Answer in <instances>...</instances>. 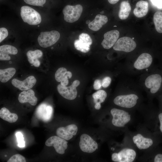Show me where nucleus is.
I'll return each instance as SVG.
<instances>
[{
    "label": "nucleus",
    "instance_id": "nucleus-1",
    "mask_svg": "<svg viewBox=\"0 0 162 162\" xmlns=\"http://www.w3.org/2000/svg\"><path fill=\"white\" fill-rule=\"evenodd\" d=\"M20 15L23 21L30 25H37L41 21V17L39 13L28 6L21 7Z\"/></svg>",
    "mask_w": 162,
    "mask_h": 162
},
{
    "label": "nucleus",
    "instance_id": "nucleus-2",
    "mask_svg": "<svg viewBox=\"0 0 162 162\" xmlns=\"http://www.w3.org/2000/svg\"><path fill=\"white\" fill-rule=\"evenodd\" d=\"M60 37L59 33L56 31L42 32L38 37V41L41 46L46 48L55 44Z\"/></svg>",
    "mask_w": 162,
    "mask_h": 162
},
{
    "label": "nucleus",
    "instance_id": "nucleus-3",
    "mask_svg": "<svg viewBox=\"0 0 162 162\" xmlns=\"http://www.w3.org/2000/svg\"><path fill=\"white\" fill-rule=\"evenodd\" d=\"M82 10V7L80 4L66 5L63 10L64 20L69 23L76 21L80 18Z\"/></svg>",
    "mask_w": 162,
    "mask_h": 162
},
{
    "label": "nucleus",
    "instance_id": "nucleus-4",
    "mask_svg": "<svg viewBox=\"0 0 162 162\" xmlns=\"http://www.w3.org/2000/svg\"><path fill=\"white\" fill-rule=\"evenodd\" d=\"M110 113L113 117L112 123L116 127H124L130 120V115L124 110L114 108L111 110Z\"/></svg>",
    "mask_w": 162,
    "mask_h": 162
},
{
    "label": "nucleus",
    "instance_id": "nucleus-5",
    "mask_svg": "<svg viewBox=\"0 0 162 162\" xmlns=\"http://www.w3.org/2000/svg\"><path fill=\"white\" fill-rule=\"evenodd\" d=\"M139 97L134 94L121 95L117 96L113 102L116 105L126 108H131L134 107L137 103Z\"/></svg>",
    "mask_w": 162,
    "mask_h": 162
},
{
    "label": "nucleus",
    "instance_id": "nucleus-6",
    "mask_svg": "<svg viewBox=\"0 0 162 162\" xmlns=\"http://www.w3.org/2000/svg\"><path fill=\"white\" fill-rule=\"evenodd\" d=\"M136 46V42L132 38L124 37L117 40L113 46V49L116 51L128 52L134 50Z\"/></svg>",
    "mask_w": 162,
    "mask_h": 162
},
{
    "label": "nucleus",
    "instance_id": "nucleus-7",
    "mask_svg": "<svg viewBox=\"0 0 162 162\" xmlns=\"http://www.w3.org/2000/svg\"><path fill=\"white\" fill-rule=\"evenodd\" d=\"M80 83V81L76 80L74 81L72 85L68 87L59 84L57 86V90L59 93L64 98L69 100H73L76 97V87Z\"/></svg>",
    "mask_w": 162,
    "mask_h": 162
},
{
    "label": "nucleus",
    "instance_id": "nucleus-8",
    "mask_svg": "<svg viewBox=\"0 0 162 162\" xmlns=\"http://www.w3.org/2000/svg\"><path fill=\"white\" fill-rule=\"evenodd\" d=\"M162 83V77L158 74H154L148 76L145 79V87L149 89L152 94L157 93L160 90Z\"/></svg>",
    "mask_w": 162,
    "mask_h": 162
},
{
    "label": "nucleus",
    "instance_id": "nucleus-9",
    "mask_svg": "<svg viewBox=\"0 0 162 162\" xmlns=\"http://www.w3.org/2000/svg\"><path fill=\"white\" fill-rule=\"evenodd\" d=\"M79 146L82 152L88 153L93 152L98 148L97 142L86 134H83L81 136Z\"/></svg>",
    "mask_w": 162,
    "mask_h": 162
},
{
    "label": "nucleus",
    "instance_id": "nucleus-10",
    "mask_svg": "<svg viewBox=\"0 0 162 162\" xmlns=\"http://www.w3.org/2000/svg\"><path fill=\"white\" fill-rule=\"evenodd\" d=\"M136 156V152L130 148H124L118 153H114L112 155V161L117 162H132Z\"/></svg>",
    "mask_w": 162,
    "mask_h": 162
},
{
    "label": "nucleus",
    "instance_id": "nucleus-11",
    "mask_svg": "<svg viewBox=\"0 0 162 162\" xmlns=\"http://www.w3.org/2000/svg\"><path fill=\"white\" fill-rule=\"evenodd\" d=\"M92 43V40L89 35L83 33L79 35L78 39L74 41V45L77 50L83 53H86L90 50V46Z\"/></svg>",
    "mask_w": 162,
    "mask_h": 162
},
{
    "label": "nucleus",
    "instance_id": "nucleus-12",
    "mask_svg": "<svg viewBox=\"0 0 162 162\" xmlns=\"http://www.w3.org/2000/svg\"><path fill=\"white\" fill-rule=\"evenodd\" d=\"M68 143L66 140L63 138L58 136H53L47 139L45 144L47 146H53L57 153L63 154L67 148Z\"/></svg>",
    "mask_w": 162,
    "mask_h": 162
},
{
    "label": "nucleus",
    "instance_id": "nucleus-13",
    "mask_svg": "<svg viewBox=\"0 0 162 162\" xmlns=\"http://www.w3.org/2000/svg\"><path fill=\"white\" fill-rule=\"evenodd\" d=\"M152 61V57L150 54L143 53L140 55L135 61L133 67L137 70H143L149 67Z\"/></svg>",
    "mask_w": 162,
    "mask_h": 162
},
{
    "label": "nucleus",
    "instance_id": "nucleus-14",
    "mask_svg": "<svg viewBox=\"0 0 162 162\" xmlns=\"http://www.w3.org/2000/svg\"><path fill=\"white\" fill-rule=\"evenodd\" d=\"M78 130L77 126L74 124H70L65 127H60L56 130L58 136L66 140L71 139L75 135Z\"/></svg>",
    "mask_w": 162,
    "mask_h": 162
},
{
    "label": "nucleus",
    "instance_id": "nucleus-15",
    "mask_svg": "<svg viewBox=\"0 0 162 162\" xmlns=\"http://www.w3.org/2000/svg\"><path fill=\"white\" fill-rule=\"evenodd\" d=\"M36 81L35 77L31 76L22 81L14 79L11 81V83L14 86L20 90L24 91L32 88L35 84Z\"/></svg>",
    "mask_w": 162,
    "mask_h": 162
},
{
    "label": "nucleus",
    "instance_id": "nucleus-16",
    "mask_svg": "<svg viewBox=\"0 0 162 162\" xmlns=\"http://www.w3.org/2000/svg\"><path fill=\"white\" fill-rule=\"evenodd\" d=\"M119 36V32L116 30L107 32L104 35V39L101 44L105 49H108L113 46L117 40Z\"/></svg>",
    "mask_w": 162,
    "mask_h": 162
},
{
    "label": "nucleus",
    "instance_id": "nucleus-17",
    "mask_svg": "<svg viewBox=\"0 0 162 162\" xmlns=\"http://www.w3.org/2000/svg\"><path fill=\"white\" fill-rule=\"evenodd\" d=\"M52 113V107L45 104L40 105L38 107L36 112L37 117L45 122H47L50 120Z\"/></svg>",
    "mask_w": 162,
    "mask_h": 162
},
{
    "label": "nucleus",
    "instance_id": "nucleus-18",
    "mask_svg": "<svg viewBox=\"0 0 162 162\" xmlns=\"http://www.w3.org/2000/svg\"><path fill=\"white\" fill-rule=\"evenodd\" d=\"M18 100L21 103L28 102L32 106L35 105L38 101V98L35 96L34 92L31 89L28 90L27 92L23 91L20 93Z\"/></svg>",
    "mask_w": 162,
    "mask_h": 162
},
{
    "label": "nucleus",
    "instance_id": "nucleus-19",
    "mask_svg": "<svg viewBox=\"0 0 162 162\" xmlns=\"http://www.w3.org/2000/svg\"><path fill=\"white\" fill-rule=\"evenodd\" d=\"M107 17L104 15L98 14L95 17L94 19L90 22L88 26L91 30L96 31L99 30L108 22Z\"/></svg>",
    "mask_w": 162,
    "mask_h": 162
},
{
    "label": "nucleus",
    "instance_id": "nucleus-20",
    "mask_svg": "<svg viewBox=\"0 0 162 162\" xmlns=\"http://www.w3.org/2000/svg\"><path fill=\"white\" fill-rule=\"evenodd\" d=\"M133 139L134 142L136 144L140 149H147L153 143V141L152 139L145 138L140 134H138L134 136Z\"/></svg>",
    "mask_w": 162,
    "mask_h": 162
},
{
    "label": "nucleus",
    "instance_id": "nucleus-21",
    "mask_svg": "<svg viewBox=\"0 0 162 162\" xmlns=\"http://www.w3.org/2000/svg\"><path fill=\"white\" fill-rule=\"evenodd\" d=\"M148 10V3L146 1L140 0L137 2L133 11L134 15L138 18L145 16Z\"/></svg>",
    "mask_w": 162,
    "mask_h": 162
},
{
    "label": "nucleus",
    "instance_id": "nucleus-22",
    "mask_svg": "<svg viewBox=\"0 0 162 162\" xmlns=\"http://www.w3.org/2000/svg\"><path fill=\"white\" fill-rule=\"evenodd\" d=\"M28 60L30 63L35 67H38L40 65L38 58H41L43 55V52L39 50L34 51L29 50L27 52Z\"/></svg>",
    "mask_w": 162,
    "mask_h": 162
},
{
    "label": "nucleus",
    "instance_id": "nucleus-23",
    "mask_svg": "<svg viewBox=\"0 0 162 162\" xmlns=\"http://www.w3.org/2000/svg\"><path fill=\"white\" fill-rule=\"evenodd\" d=\"M0 117L10 123L15 122L18 119L16 114L10 112L9 110L5 107L2 108L0 110Z\"/></svg>",
    "mask_w": 162,
    "mask_h": 162
},
{
    "label": "nucleus",
    "instance_id": "nucleus-24",
    "mask_svg": "<svg viewBox=\"0 0 162 162\" xmlns=\"http://www.w3.org/2000/svg\"><path fill=\"white\" fill-rule=\"evenodd\" d=\"M131 10V7L129 3L126 1L122 2L120 5L118 12V17L122 20H125L128 17Z\"/></svg>",
    "mask_w": 162,
    "mask_h": 162
},
{
    "label": "nucleus",
    "instance_id": "nucleus-25",
    "mask_svg": "<svg viewBox=\"0 0 162 162\" xmlns=\"http://www.w3.org/2000/svg\"><path fill=\"white\" fill-rule=\"evenodd\" d=\"M16 72L15 69L10 68L0 70V80L3 83L8 81L14 75Z\"/></svg>",
    "mask_w": 162,
    "mask_h": 162
},
{
    "label": "nucleus",
    "instance_id": "nucleus-26",
    "mask_svg": "<svg viewBox=\"0 0 162 162\" xmlns=\"http://www.w3.org/2000/svg\"><path fill=\"white\" fill-rule=\"evenodd\" d=\"M153 21L155 29L159 33H162V12L158 11L153 16Z\"/></svg>",
    "mask_w": 162,
    "mask_h": 162
},
{
    "label": "nucleus",
    "instance_id": "nucleus-27",
    "mask_svg": "<svg viewBox=\"0 0 162 162\" xmlns=\"http://www.w3.org/2000/svg\"><path fill=\"white\" fill-rule=\"evenodd\" d=\"M107 96L106 92L104 90H99L92 94L94 101L95 104L97 103H102L105 100Z\"/></svg>",
    "mask_w": 162,
    "mask_h": 162
},
{
    "label": "nucleus",
    "instance_id": "nucleus-28",
    "mask_svg": "<svg viewBox=\"0 0 162 162\" xmlns=\"http://www.w3.org/2000/svg\"><path fill=\"white\" fill-rule=\"evenodd\" d=\"M18 52L17 49L15 47L9 45H4L0 46V53L7 55H16Z\"/></svg>",
    "mask_w": 162,
    "mask_h": 162
},
{
    "label": "nucleus",
    "instance_id": "nucleus-29",
    "mask_svg": "<svg viewBox=\"0 0 162 162\" xmlns=\"http://www.w3.org/2000/svg\"><path fill=\"white\" fill-rule=\"evenodd\" d=\"M67 71L66 69L64 68H58L56 71L55 75L56 80L58 82H61L63 79H66V75Z\"/></svg>",
    "mask_w": 162,
    "mask_h": 162
},
{
    "label": "nucleus",
    "instance_id": "nucleus-30",
    "mask_svg": "<svg viewBox=\"0 0 162 162\" xmlns=\"http://www.w3.org/2000/svg\"><path fill=\"white\" fill-rule=\"evenodd\" d=\"M8 162H26L25 158L19 154H15L12 156L7 161Z\"/></svg>",
    "mask_w": 162,
    "mask_h": 162
},
{
    "label": "nucleus",
    "instance_id": "nucleus-31",
    "mask_svg": "<svg viewBox=\"0 0 162 162\" xmlns=\"http://www.w3.org/2000/svg\"><path fill=\"white\" fill-rule=\"evenodd\" d=\"M26 4L33 6H42L46 2V0H23Z\"/></svg>",
    "mask_w": 162,
    "mask_h": 162
},
{
    "label": "nucleus",
    "instance_id": "nucleus-32",
    "mask_svg": "<svg viewBox=\"0 0 162 162\" xmlns=\"http://www.w3.org/2000/svg\"><path fill=\"white\" fill-rule=\"evenodd\" d=\"M18 142V146L20 148L25 146V142L24 140L23 134L20 132H18L16 134Z\"/></svg>",
    "mask_w": 162,
    "mask_h": 162
},
{
    "label": "nucleus",
    "instance_id": "nucleus-33",
    "mask_svg": "<svg viewBox=\"0 0 162 162\" xmlns=\"http://www.w3.org/2000/svg\"><path fill=\"white\" fill-rule=\"evenodd\" d=\"M8 35L7 29L4 27L0 28V42H2Z\"/></svg>",
    "mask_w": 162,
    "mask_h": 162
},
{
    "label": "nucleus",
    "instance_id": "nucleus-34",
    "mask_svg": "<svg viewBox=\"0 0 162 162\" xmlns=\"http://www.w3.org/2000/svg\"><path fill=\"white\" fill-rule=\"evenodd\" d=\"M111 79L109 76L104 77L102 81V86L104 88H107L111 83Z\"/></svg>",
    "mask_w": 162,
    "mask_h": 162
},
{
    "label": "nucleus",
    "instance_id": "nucleus-35",
    "mask_svg": "<svg viewBox=\"0 0 162 162\" xmlns=\"http://www.w3.org/2000/svg\"><path fill=\"white\" fill-rule=\"evenodd\" d=\"M102 86V81L99 79H97L94 81L93 88L95 90L100 89Z\"/></svg>",
    "mask_w": 162,
    "mask_h": 162
},
{
    "label": "nucleus",
    "instance_id": "nucleus-36",
    "mask_svg": "<svg viewBox=\"0 0 162 162\" xmlns=\"http://www.w3.org/2000/svg\"><path fill=\"white\" fill-rule=\"evenodd\" d=\"M152 3L159 8H162V0H151Z\"/></svg>",
    "mask_w": 162,
    "mask_h": 162
},
{
    "label": "nucleus",
    "instance_id": "nucleus-37",
    "mask_svg": "<svg viewBox=\"0 0 162 162\" xmlns=\"http://www.w3.org/2000/svg\"><path fill=\"white\" fill-rule=\"evenodd\" d=\"M10 59V57L8 55L0 53V60H9Z\"/></svg>",
    "mask_w": 162,
    "mask_h": 162
},
{
    "label": "nucleus",
    "instance_id": "nucleus-38",
    "mask_svg": "<svg viewBox=\"0 0 162 162\" xmlns=\"http://www.w3.org/2000/svg\"><path fill=\"white\" fill-rule=\"evenodd\" d=\"M154 162H162V154H158L155 157L154 159Z\"/></svg>",
    "mask_w": 162,
    "mask_h": 162
},
{
    "label": "nucleus",
    "instance_id": "nucleus-39",
    "mask_svg": "<svg viewBox=\"0 0 162 162\" xmlns=\"http://www.w3.org/2000/svg\"><path fill=\"white\" fill-rule=\"evenodd\" d=\"M158 117L160 123V131L162 133V113L159 114Z\"/></svg>",
    "mask_w": 162,
    "mask_h": 162
},
{
    "label": "nucleus",
    "instance_id": "nucleus-40",
    "mask_svg": "<svg viewBox=\"0 0 162 162\" xmlns=\"http://www.w3.org/2000/svg\"><path fill=\"white\" fill-rule=\"evenodd\" d=\"M68 79H64L61 81V84L62 86H66L68 84Z\"/></svg>",
    "mask_w": 162,
    "mask_h": 162
},
{
    "label": "nucleus",
    "instance_id": "nucleus-41",
    "mask_svg": "<svg viewBox=\"0 0 162 162\" xmlns=\"http://www.w3.org/2000/svg\"><path fill=\"white\" fill-rule=\"evenodd\" d=\"M94 108L96 110H99L101 108L100 103H95Z\"/></svg>",
    "mask_w": 162,
    "mask_h": 162
},
{
    "label": "nucleus",
    "instance_id": "nucleus-42",
    "mask_svg": "<svg viewBox=\"0 0 162 162\" xmlns=\"http://www.w3.org/2000/svg\"><path fill=\"white\" fill-rule=\"evenodd\" d=\"M119 0H108L109 2L112 4H114L117 3Z\"/></svg>",
    "mask_w": 162,
    "mask_h": 162
},
{
    "label": "nucleus",
    "instance_id": "nucleus-43",
    "mask_svg": "<svg viewBox=\"0 0 162 162\" xmlns=\"http://www.w3.org/2000/svg\"><path fill=\"white\" fill-rule=\"evenodd\" d=\"M134 38H133L132 39L134 40Z\"/></svg>",
    "mask_w": 162,
    "mask_h": 162
}]
</instances>
